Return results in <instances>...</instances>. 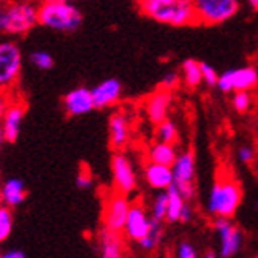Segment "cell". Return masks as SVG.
Here are the masks:
<instances>
[{
  "label": "cell",
  "mask_w": 258,
  "mask_h": 258,
  "mask_svg": "<svg viewBox=\"0 0 258 258\" xmlns=\"http://www.w3.org/2000/svg\"><path fill=\"white\" fill-rule=\"evenodd\" d=\"M140 10L144 16L165 26L185 27L198 24L194 0H143Z\"/></svg>",
  "instance_id": "1"
},
{
  "label": "cell",
  "mask_w": 258,
  "mask_h": 258,
  "mask_svg": "<svg viewBox=\"0 0 258 258\" xmlns=\"http://www.w3.org/2000/svg\"><path fill=\"white\" fill-rule=\"evenodd\" d=\"M242 203L241 184L233 177L219 176L212 184L206 209L214 219H233Z\"/></svg>",
  "instance_id": "2"
},
{
  "label": "cell",
  "mask_w": 258,
  "mask_h": 258,
  "mask_svg": "<svg viewBox=\"0 0 258 258\" xmlns=\"http://www.w3.org/2000/svg\"><path fill=\"white\" fill-rule=\"evenodd\" d=\"M83 13L75 2L54 0L48 4H40V26L54 32L70 33L81 27Z\"/></svg>",
  "instance_id": "3"
},
{
  "label": "cell",
  "mask_w": 258,
  "mask_h": 258,
  "mask_svg": "<svg viewBox=\"0 0 258 258\" xmlns=\"http://www.w3.org/2000/svg\"><path fill=\"white\" fill-rule=\"evenodd\" d=\"M40 24V4L37 0H8L5 4V33L27 35Z\"/></svg>",
  "instance_id": "4"
},
{
  "label": "cell",
  "mask_w": 258,
  "mask_h": 258,
  "mask_svg": "<svg viewBox=\"0 0 258 258\" xmlns=\"http://www.w3.org/2000/svg\"><path fill=\"white\" fill-rule=\"evenodd\" d=\"M197 22L203 26H219L236 16L241 0H194Z\"/></svg>",
  "instance_id": "5"
},
{
  "label": "cell",
  "mask_w": 258,
  "mask_h": 258,
  "mask_svg": "<svg viewBox=\"0 0 258 258\" xmlns=\"http://www.w3.org/2000/svg\"><path fill=\"white\" fill-rule=\"evenodd\" d=\"M22 70V52L13 40L0 41V91L15 89Z\"/></svg>",
  "instance_id": "6"
},
{
  "label": "cell",
  "mask_w": 258,
  "mask_h": 258,
  "mask_svg": "<svg viewBox=\"0 0 258 258\" xmlns=\"http://www.w3.org/2000/svg\"><path fill=\"white\" fill-rule=\"evenodd\" d=\"M111 176H113L114 192L122 195H132L138 187V176L130 157L122 151L114 152L111 157Z\"/></svg>",
  "instance_id": "7"
},
{
  "label": "cell",
  "mask_w": 258,
  "mask_h": 258,
  "mask_svg": "<svg viewBox=\"0 0 258 258\" xmlns=\"http://www.w3.org/2000/svg\"><path fill=\"white\" fill-rule=\"evenodd\" d=\"M132 203L128 197L111 192L108 197L103 198V211H102V223L103 228L111 231L122 233L125 228V222L128 217Z\"/></svg>",
  "instance_id": "8"
},
{
  "label": "cell",
  "mask_w": 258,
  "mask_h": 258,
  "mask_svg": "<svg viewBox=\"0 0 258 258\" xmlns=\"http://www.w3.org/2000/svg\"><path fill=\"white\" fill-rule=\"evenodd\" d=\"M258 86V70L252 65L239 67V69H230L220 73L217 89L223 94H233L239 91L252 92Z\"/></svg>",
  "instance_id": "9"
},
{
  "label": "cell",
  "mask_w": 258,
  "mask_h": 258,
  "mask_svg": "<svg viewBox=\"0 0 258 258\" xmlns=\"http://www.w3.org/2000/svg\"><path fill=\"white\" fill-rule=\"evenodd\" d=\"M214 231L219 238V255L220 258L236 256L244 244L242 230L233 222V219H214Z\"/></svg>",
  "instance_id": "10"
},
{
  "label": "cell",
  "mask_w": 258,
  "mask_h": 258,
  "mask_svg": "<svg viewBox=\"0 0 258 258\" xmlns=\"http://www.w3.org/2000/svg\"><path fill=\"white\" fill-rule=\"evenodd\" d=\"M132 137L130 119L124 111H114L108 120V140L114 152H122L125 149Z\"/></svg>",
  "instance_id": "11"
},
{
  "label": "cell",
  "mask_w": 258,
  "mask_h": 258,
  "mask_svg": "<svg viewBox=\"0 0 258 258\" xmlns=\"http://www.w3.org/2000/svg\"><path fill=\"white\" fill-rule=\"evenodd\" d=\"M151 227V214L148 212V209L144 208L143 203L137 201V203H132L128 217L125 222V228H124V236L128 241H135L140 242L146 234L149 231Z\"/></svg>",
  "instance_id": "12"
},
{
  "label": "cell",
  "mask_w": 258,
  "mask_h": 258,
  "mask_svg": "<svg viewBox=\"0 0 258 258\" xmlns=\"http://www.w3.org/2000/svg\"><path fill=\"white\" fill-rule=\"evenodd\" d=\"M62 106L67 116L70 117H80L91 113L95 109L92 91L87 87H76L67 92L62 98Z\"/></svg>",
  "instance_id": "13"
},
{
  "label": "cell",
  "mask_w": 258,
  "mask_h": 258,
  "mask_svg": "<svg viewBox=\"0 0 258 258\" xmlns=\"http://www.w3.org/2000/svg\"><path fill=\"white\" fill-rule=\"evenodd\" d=\"M171 102H173L171 91H166V89H162V87L154 91L148 98H146L144 108H146V114H148V119L151 120V124L159 125L160 122L168 119Z\"/></svg>",
  "instance_id": "14"
},
{
  "label": "cell",
  "mask_w": 258,
  "mask_h": 258,
  "mask_svg": "<svg viewBox=\"0 0 258 258\" xmlns=\"http://www.w3.org/2000/svg\"><path fill=\"white\" fill-rule=\"evenodd\" d=\"M95 109H105L114 106L122 97V83L116 78H108L102 83H98L95 87L91 89Z\"/></svg>",
  "instance_id": "15"
},
{
  "label": "cell",
  "mask_w": 258,
  "mask_h": 258,
  "mask_svg": "<svg viewBox=\"0 0 258 258\" xmlns=\"http://www.w3.org/2000/svg\"><path fill=\"white\" fill-rule=\"evenodd\" d=\"M98 258H124L125 236L119 231L102 228L98 233Z\"/></svg>",
  "instance_id": "16"
},
{
  "label": "cell",
  "mask_w": 258,
  "mask_h": 258,
  "mask_svg": "<svg viewBox=\"0 0 258 258\" xmlns=\"http://www.w3.org/2000/svg\"><path fill=\"white\" fill-rule=\"evenodd\" d=\"M26 116V105L21 98L10 106L5 117L0 122V128L4 132V137L7 143H15L21 133V125Z\"/></svg>",
  "instance_id": "17"
},
{
  "label": "cell",
  "mask_w": 258,
  "mask_h": 258,
  "mask_svg": "<svg viewBox=\"0 0 258 258\" xmlns=\"http://www.w3.org/2000/svg\"><path fill=\"white\" fill-rule=\"evenodd\" d=\"M144 181L152 190L157 192H166L174 184V176L171 166L157 165L149 162L144 166Z\"/></svg>",
  "instance_id": "18"
},
{
  "label": "cell",
  "mask_w": 258,
  "mask_h": 258,
  "mask_svg": "<svg viewBox=\"0 0 258 258\" xmlns=\"http://www.w3.org/2000/svg\"><path fill=\"white\" fill-rule=\"evenodd\" d=\"M173 176H174V184L181 182H194L195 174H197V162H195V154L192 149H187L177 155L174 165L171 166Z\"/></svg>",
  "instance_id": "19"
},
{
  "label": "cell",
  "mask_w": 258,
  "mask_h": 258,
  "mask_svg": "<svg viewBox=\"0 0 258 258\" xmlns=\"http://www.w3.org/2000/svg\"><path fill=\"white\" fill-rule=\"evenodd\" d=\"M2 197H4V206L13 209L21 206L27 198V190L24 181L18 177H10L2 184Z\"/></svg>",
  "instance_id": "20"
},
{
  "label": "cell",
  "mask_w": 258,
  "mask_h": 258,
  "mask_svg": "<svg viewBox=\"0 0 258 258\" xmlns=\"http://www.w3.org/2000/svg\"><path fill=\"white\" fill-rule=\"evenodd\" d=\"M177 155L179 152L174 144H166V143H159V141H155L148 151L149 162L157 163V165H165V166H173Z\"/></svg>",
  "instance_id": "21"
},
{
  "label": "cell",
  "mask_w": 258,
  "mask_h": 258,
  "mask_svg": "<svg viewBox=\"0 0 258 258\" xmlns=\"http://www.w3.org/2000/svg\"><path fill=\"white\" fill-rule=\"evenodd\" d=\"M163 222L157 220V219H152L151 217V227H149V231L148 234L138 242L140 249L144 250V252H155L157 249L160 247V244L163 241Z\"/></svg>",
  "instance_id": "22"
},
{
  "label": "cell",
  "mask_w": 258,
  "mask_h": 258,
  "mask_svg": "<svg viewBox=\"0 0 258 258\" xmlns=\"http://www.w3.org/2000/svg\"><path fill=\"white\" fill-rule=\"evenodd\" d=\"M181 78L182 83L188 89H197L200 84H203V75H201V62L195 59H187L182 62L181 67Z\"/></svg>",
  "instance_id": "23"
},
{
  "label": "cell",
  "mask_w": 258,
  "mask_h": 258,
  "mask_svg": "<svg viewBox=\"0 0 258 258\" xmlns=\"http://www.w3.org/2000/svg\"><path fill=\"white\" fill-rule=\"evenodd\" d=\"M166 194H168V212H166V220L165 222L179 223V220H181L182 209L185 206V200L179 195L174 184L166 190Z\"/></svg>",
  "instance_id": "24"
},
{
  "label": "cell",
  "mask_w": 258,
  "mask_h": 258,
  "mask_svg": "<svg viewBox=\"0 0 258 258\" xmlns=\"http://www.w3.org/2000/svg\"><path fill=\"white\" fill-rule=\"evenodd\" d=\"M155 140L159 143H166V144H177L179 141V130L177 125L171 119H166L160 122L159 125H155Z\"/></svg>",
  "instance_id": "25"
},
{
  "label": "cell",
  "mask_w": 258,
  "mask_h": 258,
  "mask_svg": "<svg viewBox=\"0 0 258 258\" xmlns=\"http://www.w3.org/2000/svg\"><path fill=\"white\" fill-rule=\"evenodd\" d=\"M149 214L152 219H157L160 222L166 220V212H168V194L166 192H157L154 197L151 208H149Z\"/></svg>",
  "instance_id": "26"
},
{
  "label": "cell",
  "mask_w": 258,
  "mask_h": 258,
  "mask_svg": "<svg viewBox=\"0 0 258 258\" xmlns=\"http://www.w3.org/2000/svg\"><path fill=\"white\" fill-rule=\"evenodd\" d=\"M231 105L233 109L239 114H245L249 113L253 106V95L252 92L247 91H239V92H233V98H231Z\"/></svg>",
  "instance_id": "27"
},
{
  "label": "cell",
  "mask_w": 258,
  "mask_h": 258,
  "mask_svg": "<svg viewBox=\"0 0 258 258\" xmlns=\"http://www.w3.org/2000/svg\"><path fill=\"white\" fill-rule=\"evenodd\" d=\"M13 230V212L10 208H0V244L5 242Z\"/></svg>",
  "instance_id": "28"
},
{
  "label": "cell",
  "mask_w": 258,
  "mask_h": 258,
  "mask_svg": "<svg viewBox=\"0 0 258 258\" xmlns=\"http://www.w3.org/2000/svg\"><path fill=\"white\" fill-rule=\"evenodd\" d=\"M29 60L38 70H51L52 67H54V57L49 52L41 51V49L32 51L30 55H29Z\"/></svg>",
  "instance_id": "29"
},
{
  "label": "cell",
  "mask_w": 258,
  "mask_h": 258,
  "mask_svg": "<svg viewBox=\"0 0 258 258\" xmlns=\"http://www.w3.org/2000/svg\"><path fill=\"white\" fill-rule=\"evenodd\" d=\"M92 185H94V176H92L91 170H89L86 165H83L76 174V187L81 188V190H87Z\"/></svg>",
  "instance_id": "30"
},
{
  "label": "cell",
  "mask_w": 258,
  "mask_h": 258,
  "mask_svg": "<svg viewBox=\"0 0 258 258\" xmlns=\"http://www.w3.org/2000/svg\"><path fill=\"white\" fill-rule=\"evenodd\" d=\"M236 157L242 165H252L256 159V151L250 144H241L236 151Z\"/></svg>",
  "instance_id": "31"
},
{
  "label": "cell",
  "mask_w": 258,
  "mask_h": 258,
  "mask_svg": "<svg viewBox=\"0 0 258 258\" xmlns=\"http://www.w3.org/2000/svg\"><path fill=\"white\" fill-rule=\"evenodd\" d=\"M201 75H203V83L209 87H217V81H219V73L212 65L201 62Z\"/></svg>",
  "instance_id": "32"
},
{
  "label": "cell",
  "mask_w": 258,
  "mask_h": 258,
  "mask_svg": "<svg viewBox=\"0 0 258 258\" xmlns=\"http://www.w3.org/2000/svg\"><path fill=\"white\" fill-rule=\"evenodd\" d=\"M174 258H200L197 247L188 241H181L176 247Z\"/></svg>",
  "instance_id": "33"
},
{
  "label": "cell",
  "mask_w": 258,
  "mask_h": 258,
  "mask_svg": "<svg viewBox=\"0 0 258 258\" xmlns=\"http://www.w3.org/2000/svg\"><path fill=\"white\" fill-rule=\"evenodd\" d=\"M16 100H18V97L15 95L13 89H11V91H0V122H2V119L7 114V111Z\"/></svg>",
  "instance_id": "34"
},
{
  "label": "cell",
  "mask_w": 258,
  "mask_h": 258,
  "mask_svg": "<svg viewBox=\"0 0 258 258\" xmlns=\"http://www.w3.org/2000/svg\"><path fill=\"white\" fill-rule=\"evenodd\" d=\"M182 81V78H181V73L179 72H166L162 78V81H160V87L162 89H166V91H173V89H176L179 84H181Z\"/></svg>",
  "instance_id": "35"
},
{
  "label": "cell",
  "mask_w": 258,
  "mask_h": 258,
  "mask_svg": "<svg viewBox=\"0 0 258 258\" xmlns=\"http://www.w3.org/2000/svg\"><path fill=\"white\" fill-rule=\"evenodd\" d=\"M174 187L179 192V195H181L185 200V203H192V200L197 195L195 182H181V184H174Z\"/></svg>",
  "instance_id": "36"
},
{
  "label": "cell",
  "mask_w": 258,
  "mask_h": 258,
  "mask_svg": "<svg viewBox=\"0 0 258 258\" xmlns=\"http://www.w3.org/2000/svg\"><path fill=\"white\" fill-rule=\"evenodd\" d=\"M195 217V211L192 208V205L190 203H185L184 209H182V214H181V220H179V223H190L194 220Z\"/></svg>",
  "instance_id": "37"
},
{
  "label": "cell",
  "mask_w": 258,
  "mask_h": 258,
  "mask_svg": "<svg viewBox=\"0 0 258 258\" xmlns=\"http://www.w3.org/2000/svg\"><path fill=\"white\" fill-rule=\"evenodd\" d=\"M0 258H26V253L22 250L13 249V250H7L0 253Z\"/></svg>",
  "instance_id": "38"
},
{
  "label": "cell",
  "mask_w": 258,
  "mask_h": 258,
  "mask_svg": "<svg viewBox=\"0 0 258 258\" xmlns=\"http://www.w3.org/2000/svg\"><path fill=\"white\" fill-rule=\"evenodd\" d=\"M0 33H5V4H0Z\"/></svg>",
  "instance_id": "39"
},
{
  "label": "cell",
  "mask_w": 258,
  "mask_h": 258,
  "mask_svg": "<svg viewBox=\"0 0 258 258\" xmlns=\"http://www.w3.org/2000/svg\"><path fill=\"white\" fill-rule=\"evenodd\" d=\"M201 258H219V253L216 250H208Z\"/></svg>",
  "instance_id": "40"
},
{
  "label": "cell",
  "mask_w": 258,
  "mask_h": 258,
  "mask_svg": "<svg viewBox=\"0 0 258 258\" xmlns=\"http://www.w3.org/2000/svg\"><path fill=\"white\" fill-rule=\"evenodd\" d=\"M247 5L252 8V10H258V0H245Z\"/></svg>",
  "instance_id": "41"
},
{
  "label": "cell",
  "mask_w": 258,
  "mask_h": 258,
  "mask_svg": "<svg viewBox=\"0 0 258 258\" xmlns=\"http://www.w3.org/2000/svg\"><path fill=\"white\" fill-rule=\"evenodd\" d=\"M38 4H48V2H54V0H37ZM63 2H75V0H63Z\"/></svg>",
  "instance_id": "42"
},
{
  "label": "cell",
  "mask_w": 258,
  "mask_h": 258,
  "mask_svg": "<svg viewBox=\"0 0 258 258\" xmlns=\"http://www.w3.org/2000/svg\"><path fill=\"white\" fill-rule=\"evenodd\" d=\"M4 206V197H2V184H0V208Z\"/></svg>",
  "instance_id": "43"
},
{
  "label": "cell",
  "mask_w": 258,
  "mask_h": 258,
  "mask_svg": "<svg viewBox=\"0 0 258 258\" xmlns=\"http://www.w3.org/2000/svg\"><path fill=\"white\" fill-rule=\"evenodd\" d=\"M253 208H255V211H256V212H258V200H256V201H255V205H253Z\"/></svg>",
  "instance_id": "44"
},
{
  "label": "cell",
  "mask_w": 258,
  "mask_h": 258,
  "mask_svg": "<svg viewBox=\"0 0 258 258\" xmlns=\"http://www.w3.org/2000/svg\"><path fill=\"white\" fill-rule=\"evenodd\" d=\"M8 2V0H0V4H7Z\"/></svg>",
  "instance_id": "45"
},
{
  "label": "cell",
  "mask_w": 258,
  "mask_h": 258,
  "mask_svg": "<svg viewBox=\"0 0 258 258\" xmlns=\"http://www.w3.org/2000/svg\"><path fill=\"white\" fill-rule=\"evenodd\" d=\"M135 2H137V4H138V5H140V4H141V2H143V0H135Z\"/></svg>",
  "instance_id": "46"
},
{
  "label": "cell",
  "mask_w": 258,
  "mask_h": 258,
  "mask_svg": "<svg viewBox=\"0 0 258 258\" xmlns=\"http://www.w3.org/2000/svg\"><path fill=\"white\" fill-rule=\"evenodd\" d=\"M255 258H258V256H255Z\"/></svg>",
  "instance_id": "47"
}]
</instances>
